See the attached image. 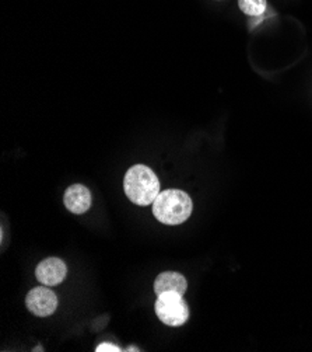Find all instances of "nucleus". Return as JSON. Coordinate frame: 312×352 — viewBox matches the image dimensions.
<instances>
[{
	"instance_id": "obj_1",
	"label": "nucleus",
	"mask_w": 312,
	"mask_h": 352,
	"mask_svg": "<svg viewBox=\"0 0 312 352\" xmlns=\"http://www.w3.org/2000/svg\"><path fill=\"white\" fill-rule=\"evenodd\" d=\"M126 197L136 205L146 206L154 202L160 194V182L156 173L143 164L130 167L123 179Z\"/></svg>"
},
{
	"instance_id": "obj_2",
	"label": "nucleus",
	"mask_w": 312,
	"mask_h": 352,
	"mask_svg": "<svg viewBox=\"0 0 312 352\" xmlns=\"http://www.w3.org/2000/svg\"><path fill=\"white\" fill-rule=\"evenodd\" d=\"M191 197L181 190H167L158 194L153 202V214L164 225H181L192 214Z\"/></svg>"
},
{
	"instance_id": "obj_3",
	"label": "nucleus",
	"mask_w": 312,
	"mask_h": 352,
	"mask_svg": "<svg viewBox=\"0 0 312 352\" xmlns=\"http://www.w3.org/2000/svg\"><path fill=\"white\" fill-rule=\"evenodd\" d=\"M157 318L169 327H180L189 319V307L182 295L163 294L156 300Z\"/></svg>"
},
{
	"instance_id": "obj_4",
	"label": "nucleus",
	"mask_w": 312,
	"mask_h": 352,
	"mask_svg": "<svg viewBox=\"0 0 312 352\" xmlns=\"http://www.w3.org/2000/svg\"><path fill=\"white\" fill-rule=\"evenodd\" d=\"M25 305L32 314L38 318H48L58 309V296L45 287H37L27 294Z\"/></svg>"
},
{
	"instance_id": "obj_5",
	"label": "nucleus",
	"mask_w": 312,
	"mask_h": 352,
	"mask_svg": "<svg viewBox=\"0 0 312 352\" xmlns=\"http://www.w3.org/2000/svg\"><path fill=\"white\" fill-rule=\"evenodd\" d=\"M66 275H67L66 264L56 257H49L47 260H43L36 270L37 279L45 287L59 285L60 283H63Z\"/></svg>"
},
{
	"instance_id": "obj_6",
	"label": "nucleus",
	"mask_w": 312,
	"mask_h": 352,
	"mask_svg": "<svg viewBox=\"0 0 312 352\" xmlns=\"http://www.w3.org/2000/svg\"><path fill=\"white\" fill-rule=\"evenodd\" d=\"M63 202L67 210L75 215H83L91 206V192L83 184H73L64 192Z\"/></svg>"
},
{
	"instance_id": "obj_7",
	"label": "nucleus",
	"mask_w": 312,
	"mask_h": 352,
	"mask_svg": "<svg viewBox=\"0 0 312 352\" xmlns=\"http://www.w3.org/2000/svg\"><path fill=\"white\" fill-rule=\"evenodd\" d=\"M187 288H188L187 278L182 274L174 272V271L161 272L154 280V292L157 295H163V294L184 295Z\"/></svg>"
},
{
	"instance_id": "obj_8",
	"label": "nucleus",
	"mask_w": 312,
	"mask_h": 352,
	"mask_svg": "<svg viewBox=\"0 0 312 352\" xmlns=\"http://www.w3.org/2000/svg\"><path fill=\"white\" fill-rule=\"evenodd\" d=\"M238 6L242 13H245L250 17H261L266 9V0H238Z\"/></svg>"
},
{
	"instance_id": "obj_9",
	"label": "nucleus",
	"mask_w": 312,
	"mask_h": 352,
	"mask_svg": "<svg viewBox=\"0 0 312 352\" xmlns=\"http://www.w3.org/2000/svg\"><path fill=\"white\" fill-rule=\"evenodd\" d=\"M97 352H107V351H110V352H118V351H121L117 345H114V344H110V342H102V344H99L98 346H97V349H95Z\"/></svg>"
}]
</instances>
